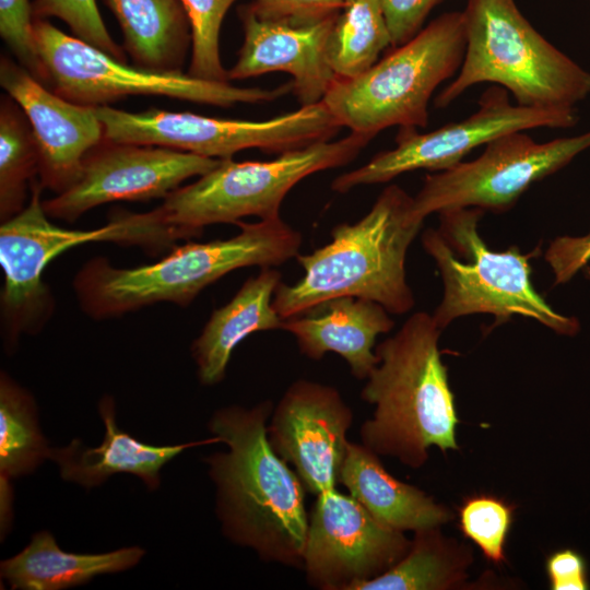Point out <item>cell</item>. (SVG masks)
Instances as JSON below:
<instances>
[{
	"mask_svg": "<svg viewBox=\"0 0 590 590\" xmlns=\"http://www.w3.org/2000/svg\"><path fill=\"white\" fill-rule=\"evenodd\" d=\"M273 403L217 410L211 433L228 447L205 459L216 486L223 533L260 559L303 566L308 519L305 486L271 447L267 426Z\"/></svg>",
	"mask_w": 590,
	"mask_h": 590,
	"instance_id": "1",
	"label": "cell"
},
{
	"mask_svg": "<svg viewBox=\"0 0 590 590\" xmlns=\"http://www.w3.org/2000/svg\"><path fill=\"white\" fill-rule=\"evenodd\" d=\"M433 316L411 315L399 331L377 345V366L367 377L362 399L375 406L361 426L362 444L378 456L423 467L428 451L459 448V418Z\"/></svg>",
	"mask_w": 590,
	"mask_h": 590,
	"instance_id": "2",
	"label": "cell"
},
{
	"mask_svg": "<svg viewBox=\"0 0 590 590\" xmlns=\"http://www.w3.org/2000/svg\"><path fill=\"white\" fill-rule=\"evenodd\" d=\"M413 197L390 185L355 223L331 229V241L308 255H298L304 275L294 284L280 283L273 307L287 319L324 300L354 296L403 315L415 304L406 281L409 247L424 220L412 211Z\"/></svg>",
	"mask_w": 590,
	"mask_h": 590,
	"instance_id": "3",
	"label": "cell"
},
{
	"mask_svg": "<svg viewBox=\"0 0 590 590\" xmlns=\"http://www.w3.org/2000/svg\"><path fill=\"white\" fill-rule=\"evenodd\" d=\"M237 225L239 233L231 238L187 243L151 264L116 268L103 258L90 260L74 278L80 305L94 318L158 302L186 306L232 271L276 267L298 256L303 236L281 217Z\"/></svg>",
	"mask_w": 590,
	"mask_h": 590,
	"instance_id": "4",
	"label": "cell"
},
{
	"mask_svg": "<svg viewBox=\"0 0 590 590\" xmlns=\"http://www.w3.org/2000/svg\"><path fill=\"white\" fill-rule=\"evenodd\" d=\"M465 51L457 76L438 94L445 108L469 87L494 83L516 104L575 108L590 94V73L546 40L515 0H468L462 11Z\"/></svg>",
	"mask_w": 590,
	"mask_h": 590,
	"instance_id": "5",
	"label": "cell"
},
{
	"mask_svg": "<svg viewBox=\"0 0 590 590\" xmlns=\"http://www.w3.org/2000/svg\"><path fill=\"white\" fill-rule=\"evenodd\" d=\"M485 211L456 208L439 212V227L422 235L425 251L434 259L441 276L444 294L434 321L444 330L457 318L491 314L494 326L519 315L536 320L554 332L573 337L580 323L575 317L555 311L535 291L530 258L518 247L491 250L477 224Z\"/></svg>",
	"mask_w": 590,
	"mask_h": 590,
	"instance_id": "6",
	"label": "cell"
},
{
	"mask_svg": "<svg viewBox=\"0 0 590 590\" xmlns=\"http://www.w3.org/2000/svg\"><path fill=\"white\" fill-rule=\"evenodd\" d=\"M465 43L462 12L444 13L363 74L337 79L322 102L341 127L370 139L393 126L424 128L429 99L460 69Z\"/></svg>",
	"mask_w": 590,
	"mask_h": 590,
	"instance_id": "7",
	"label": "cell"
},
{
	"mask_svg": "<svg viewBox=\"0 0 590 590\" xmlns=\"http://www.w3.org/2000/svg\"><path fill=\"white\" fill-rule=\"evenodd\" d=\"M28 204L0 227V263L4 274L1 311L9 340L38 329L50 312L48 288L42 281L48 263L66 250L92 243L114 241L145 248L169 247L180 239L160 208L145 213H119L98 228L68 229L52 224L44 210L40 181L31 185Z\"/></svg>",
	"mask_w": 590,
	"mask_h": 590,
	"instance_id": "8",
	"label": "cell"
},
{
	"mask_svg": "<svg viewBox=\"0 0 590 590\" xmlns=\"http://www.w3.org/2000/svg\"><path fill=\"white\" fill-rule=\"evenodd\" d=\"M371 139L351 132L335 141H322L288 151L271 161L219 164L197 181L170 192L160 208L165 222L185 239L200 236L203 227L235 223L245 216L280 217L288 191L304 178L352 162Z\"/></svg>",
	"mask_w": 590,
	"mask_h": 590,
	"instance_id": "9",
	"label": "cell"
},
{
	"mask_svg": "<svg viewBox=\"0 0 590 590\" xmlns=\"http://www.w3.org/2000/svg\"><path fill=\"white\" fill-rule=\"evenodd\" d=\"M34 39L47 73V84L61 97L84 106H108L130 95H158L229 107L239 103L272 102L292 91L239 87L182 73L157 72L128 66L46 20H34Z\"/></svg>",
	"mask_w": 590,
	"mask_h": 590,
	"instance_id": "10",
	"label": "cell"
},
{
	"mask_svg": "<svg viewBox=\"0 0 590 590\" xmlns=\"http://www.w3.org/2000/svg\"><path fill=\"white\" fill-rule=\"evenodd\" d=\"M95 110L107 141L169 148L217 160L233 158L246 149L282 154L329 141L342 128L323 102L261 121L157 108L129 113L98 106Z\"/></svg>",
	"mask_w": 590,
	"mask_h": 590,
	"instance_id": "11",
	"label": "cell"
},
{
	"mask_svg": "<svg viewBox=\"0 0 590 590\" xmlns=\"http://www.w3.org/2000/svg\"><path fill=\"white\" fill-rule=\"evenodd\" d=\"M589 148L590 131L543 143L524 131L506 133L488 142L477 158L426 175L413 197V214L424 220L456 208L507 211L531 185Z\"/></svg>",
	"mask_w": 590,
	"mask_h": 590,
	"instance_id": "12",
	"label": "cell"
},
{
	"mask_svg": "<svg viewBox=\"0 0 590 590\" xmlns=\"http://www.w3.org/2000/svg\"><path fill=\"white\" fill-rule=\"evenodd\" d=\"M475 113L434 131L418 133L416 128H400L396 148L382 151L363 166L344 173L331 184L333 191L345 193L363 185L387 182L416 169L441 172L460 162L473 149L515 131L538 128H571L578 121L576 108H535L512 104L499 85L487 88Z\"/></svg>",
	"mask_w": 590,
	"mask_h": 590,
	"instance_id": "13",
	"label": "cell"
},
{
	"mask_svg": "<svg viewBox=\"0 0 590 590\" xmlns=\"http://www.w3.org/2000/svg\"><path fill=\"white\" fill-rule=\"evenodd\" d=\"M404 532L378 521L350 494L317 495L303 555L308 582L321 590H352L378 577L408 552Z\"/></svg>",
	"mask_w": 590,
	"mask_h": 590,
	"instance_id": "14",
	"label": "cell"
},
{
	"mask_svg": "<svg viewBox=\"0 0 590 590\" xmlns=\"http://www.w3.org/2000/svg\"><path fill=\"white\" fill-rule=\"evenodd\" d=\"M219 162L169 148L104 140L84 157L76 180L43 206L48 216L72 222L107 202L165 199Z\"/></svg>",
	"mask_w": 590,
	"mask_h": 590,
	"instance_id": "15",
	"label": "cell"
},
{
	"mask_svg": "<svg viewBox=\"0 0 590 590\" xmlns=\"http://www.w3.org/2000/svg\"><path fill=\"white\" fill-rule=\"evenodd\" d=\"M353 412L338 389L298 379L270 416L268 439L297 473L306 491L319 495L335 488L350 446Z\"/></svg>",
	"mask_w": 590,
	"mask_h": 590,
	"instance_id": "16",
	"label": "cell"
},
{
	"mask_svg": "<svg viewBox=\"0 0 590 590\" xmlns=\"http://www.w3.org/2000/svg\"><path fill=\"white\" fill-rule=\"evenodd\" d=\"M0 83L24 111L39 152V181L60 193L79 177L84 157L105 140L95 107L72 103L1 57Z\"/></svg>",
	"mask_w": 590,
	"mask_h": 590,
	"instance_id": "17",
	"label": "cell"
},
{
	"mask_svg": "<svg viewBox=\"0 0 590 590\" xmlns=\"http://www.w3.org/2000/svg\"><path fill=\"white\" fill-rule=\"evenodd\" d=\"M244 43L228 80H243L273 71L292 76V91L302 106L322 102L335 82L327 59V40L337 19L296 26L259 17L250 4L238 8Z\"/></svg>",
	"mask_w": 590,
	"mask_h": 590,
	"instance_id": "18",
	"label": "cell"
},
{
	"mask_svg": "<svg viewBox=\"0 0 590 590\" xmlns=\"http://www.w3.org/2000/svg\"><path fill=\"white\" fill-rule=\"evenodd\" d=\"M393 327L394 321L379 303L340 296L283 319L281 330L295 337L306 357L318 361L328 352L337 353L355 378L367 379L379 362L374 351L376 339Z\"/></svg>",
	"mask_w": 590,
	"mask_h": 590,
	"instance_id": "19",
	"label": "cell"
},
{
	"mask_svg": "<svg viewBox=\"0 0 590 590\" xmlns=\"http://www.w3.org/2000/svg\"><path fill=\"white\" fill-rule=\"evenodd\" d=\"M99 414L106 433L102 445L87 448L73 439L63 448L51 449L49 458L58 463L63 480L91 488L116 473H131L142 479L150 489L160 484L161 469L187 448L220 442L217 437L175 446L143 444L122 432L116 424L115 404L110 397L99 402Z\"/></svg>",
	"mask_w": 590,
	"mask_h": 590,
	"instance_id": "20",
	"label": "cell"
},
{
	"mask_svg": "<svg viewBox=\"0 0 590 590\" xmlns=\"http://www.w3.org/2000/svg\"><path fill=\"white\" fill-rule=\"evenodd\" d=\"M280 283L278 270L261 268L228 303L212 312L191 349L201 384L212 386L223 380L233 351L248 335L282 329L283 319L273 307Z\"/></svg>",
	"mask_w": 590,
	"mask_h": 590,
	"instance_id": "21",
	"label": "cell"
},
{
	"mask_svg": "<svg viewBox=\"0 0 590 590\" xmlns=\"http://www.w3.org/2000/svg\"><path fill=\"white\" fill-rule=\"evenodd\" d=\"M339 484L378 521L401 532L441 527L453 518L432 496L392 476L363 444L350 442Z\"/></svg>",
	"mask_w": 590,
	"mask_h": 590,
	"instance_id": "22",
	"label": "cell"
},
{
	"mask_svg": "<svg viewBox=\"0 0 590 590\" xmlns=\"http://www.w3.org/2000/svg\"><path fill=\"white\" fill-rule=\"evenodd\" d=\"M144 553L137 546L103 554L68 553L43 531L34 534L17 555L1 562V577L12 589L60 590L84 585L98 575L129 569Z\"/></svg>",
	"mask_w": 590,
	"mask_h": 590,
	"instance_id": "23",
	"label": "cell"
},
{
	"mask_svg": "<svg viewBox=\"0 0 590 590\" xmlns=\"http://www.w3.org/2000/svg\"><path fill=\"white\" fill-rule=\"evenodd\" d=\"M117 19L123 47L137 67L181 71L191 25L181 0H104Z\"/></svg>",
	"mask_w": 590,
	"mask_h": 590,
	"instance_id": "24",
	"label": "cell"
},
{
	"mask_svg": "<svg viewBox=\"0 0 590 590\" xmlns=\"http://www.w3.org/2000/svg\"><path fill=\"white\" fill-rule=\"evenodd\" d=\"M472 548L446 536L441 527L414 531L406 554L378 577L352 590H455L467 586Z\"/></svg>",
	"mask_w": 590,
	"mask_h": 590,
	"instance_id": "25",
	"label": "cell"
},
{
	"mask_svg": "<svg viewBox=\"0 0 590 590\" xmlns=\"http://www.w3.org/2000/svg\"><path fill=\"white\" fill-rule=\"evenodd\" d=\"M392 47L380 0H346L327 40V59L337 79L356 78Z\"/></svg>",
	"mask_w": 590,
	"mask_h": 590,
	"instance_id": "26",
	"label": "cell"
},
{
	"mask_svg": "<svg viewBox=\"0 0 590 590\" xmlns=\"http://www.w3.org/2000/svg\"><path fill=\"white\" fill-rule=\"evenodd\" d=\"M51 449L42 435L32 397L7 375L0 381L1 484L32 473Z\"/></svg>",
	"mask_w": 590,
	"mask_h": 590,
	"instance_id": "27",
	"label": "cell"
},
{
	"mask_svg": "<svg viewBox=\"0 0 590 590\" xmlns=\"http://www.w3.org/2000/svg\"><path fill=\"white\" fill-rule=\"evenodd\" d=\"M39 174V152L32 127L17 103H0V216L4 222L25 208L27 187Z\"/></svg>",
	"mask_w": 590,
	"mask_h": 590,
	"instance_id": "28",
	"label": "cell"
},
{
	"mask_svg": "<svg viewBox=\"0 0 590 590\" xmlns=\"http://www.w3.org/2000/svg\"><path fill=\"white\" fill-rule=\"evenodd\" d=\"M515 509L506 499L491 494L471 495L458 507L459 530L496 566L507 559L505 550Z\"/></svg>",
	"mask_w": 590,
	"mask_h": 590,
	"instance_id": "29",
	"label": "cell"
},
{
	"mask_svg": "<svg viewBox=\"0 0 590 590\" xmlns=\"http://www.w3.org/2000/svg\"><path fill=\"white\" fill-rule=\"evenodd\" d=\"M191 25L192 54L189 74L196 78L228 82L220 56V32L223 20L236 0H181Z\"/></svg>",
	"mask_w": 590,
	"mask_h": 590,
	"instance_id": "30",
	"label": "cell"
},
{
	"mask_svg": "<svg viewBox=\"0 0 590 590\" xmlns=\"http://www.w3.org/2000/svg\"><path fill=\"white\" fill-rule=\"evenodd\" d=\"M32 12L34 20L60 19L75 37L126 62L125 51L108 33L96 0H34Z\"/></svg>",
	"mask_w": 590,
	"mask_h": 590,
	"instance_id": "31",
	"label": "cell"
},
{
	"mask_svg": "<svg viewBox=\"0 0 590 590\" xmlns=\"http://www.w3.org/2000/svg\"><path fill=\"white\" fill-rule=\"evenodd\" d=\"M32 3L28 0H0V35L17 62L35 79L47 83L33 33Z\"/></svg>",
	"mask_w": 590,
	"mask_h": 590,
	"instance_id": "32",
	"label": "cell"
},
{
	"mask_svg": "<svg viewBox=\"0 0 590 590\" xmlns=\"http://www.w3.org/2000/svg\"><path fill=\"white\" fill-rule=\"evenodd\" d=\"M346 0H253L250 4L261 19L305 26L335 17Z\"/></svg>",
	"mask_w": 590,
	"mask_h": 590,
	"instance_id": "33",
	"label": "cell"
},
{
	"mask_svg": "<svg viewBox=\"0 0 590 590\" xmlns=\"http://www.w3.org/2000/svg\"><path fill=\"white\" fill-rule=\"evenodd\" d=\"M441 0H380L392 39V48L421 32L429 12Z\"/></svg>",
	"mask_w": 590,
	"mask_h": 590,
	"instance_id": "34",
	"label": "cell"
},
{
	"mask_svg": "<svg viewBox=\"0 0 590 590\" xmlns=\"http://www.w3.org/2000/svg\"><path fill=\"white\" fill-rule=\"evenodd\" d=\"M545 260L552 268L555 284L570 281L590 260V233L556 237L545 252Z\"/></svg>",
	"mask_w": 590,
	"mask_h": 590,
	"instance_id": "35",
	"label": "cell"
},
{
	"mask_svg": "<svg viewBox=\"0 0 590 590\" xmlns=\"http://www.w3.org/2000/svg\"><path fill=\"white\" fill-rule=\"evenodd\" d=\"M545 571L552 590L589 589L586 559L573 548H562L550 554L545 560Z\"/></svg>",
	"mask_w": 590,
	"mask_h": 590,
	"instance_id": "36",
	"label": "cell"
}]
</instances>
